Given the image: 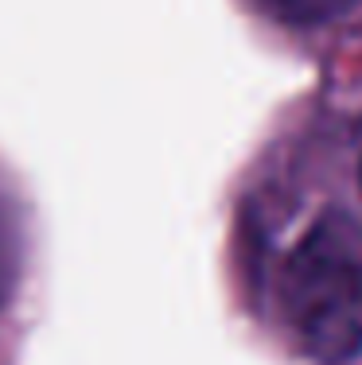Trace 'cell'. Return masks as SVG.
<instances>
[{"instance_id":"cell-2","label":"cell","mask_w":362,"mask_h":365,"mask_svg":"<svg viewBox=\"0 0 362 365\" xmlns=\"http://www.w3.org/2000/svg\"><path fill=\"white\" fill-rule=\"evenodd\" d=\"M265 16L281 24H296V28H316V24H331L347 16L358 0H253Z\"/></svg>"},{"instance_id":"cell-4","label":"cell","mask_w":362,"mask_h":365,"mask_svg":"<svg viewBox=\"0 0 362 365\" xmlns=\"http://www.w3.org/2000/svg\"><path fill=\"white\" fill-rule=\"evenodd\" d=\"M358 179H362V128H358Z\"/></svg>"},{"instance_id":"cell-3","label":"cell","mask_w":362,"mask_h":365,"mask_svg":"<svg viewBox=\"0 0 362 365\" xmlns=\"http://www.w3.org/2000/svg\"><path fill=\"white\" fill-rule=\"evenodd\" d=\"M12 276H16V222H12L4 195H0V295L8 292Z\"/></svg>"},{"instance_id":"cell-1","label":"cell","mask_w":362,"mask_h":365,"mask_svg":"<svg viewBox=\"0 0 362 365\" xmlns=\"http://www.w3.org/2000/svg\"><path fill=\"white\" fill-rule=\"evenodd\" d=\"M281 303L308 358L323 365L362 354V225L343 210L320 214L281 276Z\"/></svg>"}]
</instances>
